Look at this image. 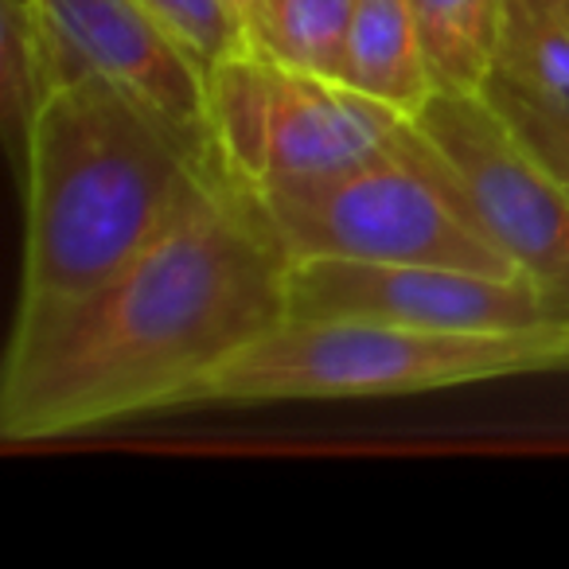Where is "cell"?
<instances>
[{"label":"cell","mask_w":569,"mask_h":569,"mask_svg":"<svg viewBox=\"0 0 569 569\" xmlns=\"http://www.w3.org/2000/svg\"><path fill=\"white\" fill-rule=\"evenodd\" d=\"M284 258L214 168L110 277L17 312L0 375V437L56 441L196 402L230 356L284 317Z\"/></svg>","instance_id":"6da1fadb"},{"label":"cell","mask_w":569,"mask_h":569,"mask_svg":"<svg viewBox=\"0 0 569 569\" xmlns=\"http://www.w3.org/2000/svg\"><path fill=\"white\" fill-rule=\"evenodd\" d=\"M214 152L102 79L48 90L20 152L17 312L63 305L126 266L183 207Z\"/></svg>","instance_id":"7a4b0ae2"},{"label":"cell","mask_w":569,"mask_h":569,"mask_svg":"<svg viewBox=\"0 0 569 569\" xmlns=\"http://www.w3.org/2000/svg\"><path fill=\"white\" fill-rule=\"evenodd\" d=\"M569 363V320L527 332H429L382 320L281 317L196 402H328L465 387Z\"/></svg>","instance_id":"3957f363"},{"label":"cell","mask_w":569,"mask_h":569,"mask_svg":"<svg viewBox=\"0 0 569 569\" xmlns=\"http://www.w3.org/2000/svg\"><path fill=\"white\" fill-rule=\"evenodd\" d=\"M284 258L421 261L488 277H527L468 211L433 144L410 118L375 157L328 176L246 191Z\"/></svg>","instance_id":"277c9868"},{"label":"cell","mask_w":569,"mask_h":569,"mask_svg":"<svg viewBox=\"0 0 569 569\" xmlns=\"http://www.w3.org/2000/svg\"><path fill=\"white\" fill-rule=\"evenodd\" d=\"M402 121L343 79L297 71L253 40L207 71L214 164L242 191L359 164L387 149Z\"/></svg>","instance_id":"5b68a950"},{"label":"cell","mask_w":569,"mask_h":569,"mask_svg":"<svg viewBox=\"0 0 569 569\" xmlns=\"http://www.w3.org/2000/svg\"><path fill=\"white\" fill-rule=\"evenodd\" d=\"M457 176L476 227L569 317V191L483 94L437 90L413 113Z\"/></svg>","instance_id":"8992f818"},{"label":"cell","mask_w":569,"mask_h":569,"mask_svg":"<svg viewBox=\"0 0 569 569\" xmlns=\"http://www.w3.org/2000/svg\"><path fill=\"white\" fill-rule=\"evenodd\" d=\"M284 317L382 320L429 332H527L569 320L530 277L356 258H289Z\"/></svg>","instance_id":"52a82bcc"},{"label":"cell","mask_w":569,"mask_h":569,"mask_svg":"<svg viewBox=\"0 0 569 569\" xmlns=\"http://www.w3.org/2000/svg\"><path fill=\"white\" fill-rule=\"evenodd\" d=\"M43 36L48 90L102 79L211 144L207 67L144 9L141 0H32ZM214 152V149H211Z\"/></svg>","instance_id":"ba28073f"},{"label":"cell","mask_w":569,"mask_h":569,"mask_svg":"<svg viewBox=\"0 0 569 569\" xmlns=\"http://www.w3.org/2000/svg\"><path fill=\"white\" fill-rule=\"evenodd\" d=\"M343 82L406 118L426 110L437 82L426 63L410 0H356Z\"/></svg>","instance_id":"9c48e42d"},{"label":"cell","mask_w":569,"mask_h":569,"mask_svg":"<svg viewBox=\"0 0 569 569\" xmlns=\"http://www.w3.org/2000/svg\"><path fill=\"white\" fill-rule=\"evenodd\" d=\"M437 90L483 94L499 71L507 0H410Z\"/></svg>","instance_id":"30bf717a"},{"label":"cell","mask_w":569,"mask_h":569,"mask_svg":"<svg viewBox=\"0 0 569 569\" xmlns=\"http://www.w3.org/2000/svg\"><path fill=\"white\" fill-rule=\"evenodd\" d=\"M356 0H266L246 32L261 51L297 71L343 79Z\"/></svg>","instance_id":"8fae6325"},{"label":"cell","mask_w":569,"mask_h":569,"mask_svg":"<svg viewBox=\"0 0 569 569\" xmlns=\"http://www.w3.org/2000/svg\"><path fill=\"white\" fill-rule=\"evenodd\" d=\"M496 74L569 98V0H507Z\"/></svg>","instance_id":"7c38bea8"},{"label":"cell","mask_w":569,"mask_h":569,"mask_svg":"<svg viewBox=\"0 0 569 569\" xmlns=\"http://www.w3.org/2000/svg\"><path fill=\"white\" fill-rule=\"evenodd\" d=\"M48 98L43 36L32 0H0V110L12 152H24V137L36 110Z\"/></svg>","instance_id":"4fadbf2b"},{"label":"cell","mask_w":569,"mask_h":569,"mask_svg":"<svg viewBox=\"0 0 569 569\" xmlns=\"http://www.w3.org/2000/svg\"><path fill=\"white\" fill-rule=\"evenodd\" d=\"M488 98L511 121L515 133L527 141V149L569 191V98L538 90L530 82L511 79V74H496L488 87Z\"/></svg>","instance_id":"5bb4252c"},{"label":"cell","mask_w":569,"mask_h":569,"mask_svg":"<svg viewBox=\"0 0 569 569\" xmlns=\"http://www.w3.org/2000/svg\"><path fill=\"white\" fill-rule=\"evenodd\" d=\"M144 9L211 71L222 56L250 40L234 0H141Z\"/></svg>","instance_id":"9a60e30c"},{"label":"cell","mask_w":569,"mask_h":569,"mask_svg":"<svg viewBox=\"0 0 569 569\" xmlns=\"http://www.w3.org/2000/svg\"><path fill=\"white\" fill-rule=\"evenodd\" d=\"M261 4H266V0H234V9L242 12V20H246V24H250V17L261 9Z\"/></svg>","instance_id":"2e32d148"}]
</instances>
